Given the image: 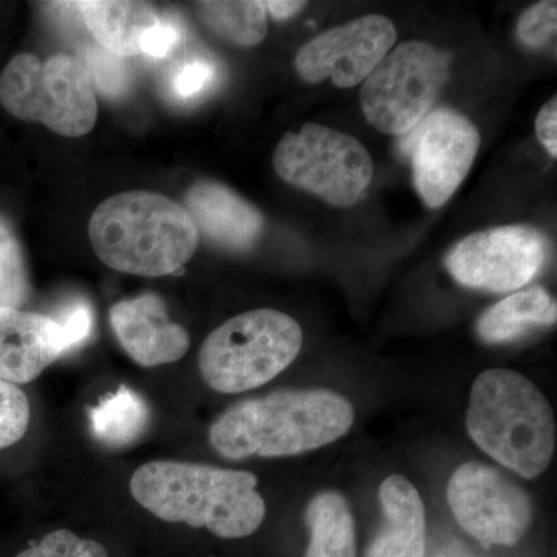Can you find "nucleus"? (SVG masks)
<instances>
[{"instance_id":"nucleus-26","label":"nucleus","mask_w":557,"mask_h":557,"mask_svg":"<svg viewBox=\"0 0 557 557\" xmlns=\"http://www.w3.org/2000/svg\"><path fill=\"white\" fill-rule=\"evenodd\" d=\"M87 62L94 87L97 86L106 97H120L127 90L129 73L123 58L104 49H94L87 57Z\"/></svg>"},{"instance_id":"nucleus-14","label":"nucleus","mask_w":557,"mask_h":557,"mask_svg":"<svg viewBox=\"0 0 557 557\" xmlns=\"http://www.w3.org/2000/svg\"><path fill=\"white\" fill-rule=\"evenodd\" d=\"M65 354L57 319L0 307V379L32 383Z\"/></svg>"},{"instance_id":"nucleus-16","label":"nucleus","mask_w":557,"mask_h":557,"mask_svg":"<svg viewBox=\"0 0 557 557\" xmlns=\"http://www.w3.org/2000/svg\"><path fill=\"white\" fill-rule=\"evenodd\" d=\"M384 527L366 557H424L426 509L423 498L408 479L388 475L379 491Z\"/></svg>"},{"instance_id":"nucleus-30","label":"nucleus","mask_w":557,"mask_h":557,"mask_svg":"<svg viewBox=\"0 0 557 557\" xmlns=\"http://www.w3.org/2000/svg\"><path fill=\"white\" fill-rule=\"evenodd\" d=\"M536 134L549 156L557 157V98L542 108L536 119Z\"/></svg>"},{"instance_id":"nucleus-8","label":"nucleus","mask_w":557,"mask_h":557,"mask_svg":"<svg viewBox=\"0 0 557 557\" xmlns=\"http://www.w3.org/2000/svg\"><path fill=\"white\" fill-rule=\"evenodd\" d=\"M448 78V54L431 44L406 40L362 83V113L383 134H408L426 119Z\"/></svg>"},{"instance_id":"nucleus-4","label":"nucleus","mask_w":557,"mask_h":557,"mask_svg":"<svg viewBox=\"0 0 557 557\" xmlns=\"http://www.w3.org/2000/svg\"><path fill=\"white\" fill-rule=\"evenodd\" d=\"M468 434L483 453L525 479L541 475L556 449L552 405L515 370L487 369L471 388Z\"/></svg>"},{"instance_id":"nucleus-15","label":"nucleus","mask_w":557,"mask_h":557,"mask_svg":"<svg viewBox=\"0 0 557 557\" xmlns=\"http://www.w3.org/2000/svg\"><path fill=\"white\" fill-rule=\"evenodd\" d=\"M185 203L197 231L219 247L247 251L262 234V214L222 183H196Z\"/></svg>"},{"instance_id":"nucleus-24","label":"nucleus","mask_w":557,"mask_h":557,"mask_svg":"<svg viewBox=\"0 0 557 557\" xmlns=\"http://www.w3.org/2000/svg\"><path fill=\"white\" fill-rule=\"evenodd\" d=\"M16 557H108V549L90 539L76 536L72 531L57 530Z\"/></svg>"},{"instance_id":"nucleus-5","label":"nucleus","mask_w":557,"mask_h":557,"mask_svg":"<svg viewBox=\"0 0 557 557\" xmlns=\"http://www.w3.org/2000/svg\"><path fill=\"white\" fill-rule=\"evenodd\" d=\"M302 329L282 311L262 309L231 318L205 339L199 368L220 394H240L276 379L302 348Z\"/></svg>"},{"instance_id":"nucleus-17","label":"nucleus","mask_w":557,"mask_h":557,"mask_svg":"<svg viewBox=\"0 0 557 557\" xmlns=\"http://www.w3.org/2000/svg\"><path fill=\"white\" fill-rule=\"evenodd\" d=\"M76 5L102 49L121 58L141 53L143 36L160 22L157 11L145 2L91 0Z\"/></svg>"},{"instance_id":"nucleus-10","label":"nucleus","mask_w":557,"mask_h":557,"mask_svg":"<svg viewBox=\"0 0 557 557\" xmlns=\"http://www.w3.org/2000/svg\"><path fill=\"white\" fill-rule=\"evenodd\" d=\"M547 244L531 226H498L458 242L446 256L450 276L469 288L516 292L537 276Z\"/></svg>"},{"instance_id":"nucleus-29","label":"nucleus","mask_w":557,"mask_h":557,"mask_svg":"<svg viewBox=\"0 0 557 557\" xmlns=\"http://www.w3.org/2000/svg\"><path fill=\"white\" fill-rule=\"evenodd\" d=\"M182 38V30L174 21L161 20L141 39V53L149 58H164Z\"/></svg>"},{"instance_id":"nucleus-22","label":"nucleus","mask_w":557,"mask_h":557,"mask_svg":"<svg viewBox=\"0 0 557 557\" xmlns=\"http://www.w3.org/2000/svg\"><path fill=\"white\" fill-rule=\"evenodd\" d=\"M24 252L9 220L0 215V307L21 309L28 298Z\"/></svg>"},{"instance_id":"nucleus-9","label":"nucleus","mask_w":557,"mask_h":557,"mask_svg":"<svg viewBox=\"0 0 557 557\" xmlns=\"http://www.w3.org/2000/svg\"><path fill=\"white\" fill-rule=\"evenodd\" d=\"M448 504L461 530L485 548L518 545L533 516L525 490L479 461L460 465L450 475Z\"/></svg>"},{"instance_id":"nucleus-21","label":"nucleus","mask_w":557,"mask_h":557,"mask_svg":"<svg viewBox=\"0 0 557 557\" xmlns=\"http://www.w3.org/2000/svg\"><path fill=\"white\" fill-rule=\"evenodd\" d=\"M197 11L205 27L234 46H258L269 30L265 5L259 0L199 2Z\"/></svg>"},{"instance_id":"nucleus-11","label":"nucleus","mask_w":557,"mask_h":557,"mask_svg":"<svg viewBox=\"0 0 557 557\" xmlns=\"http://www.w3.org/2000/svg\"><path fill=\"white\" fill-rule=\"evenodd\" d=\"M397 28L386 16L359 17L311 39L296 54L295 67L310 84L330 79L350 89L368 79L397 42Z\"/></svg>"},{"instance_id":"nucleus-27","label":"nucleus","mask_w":557,"mask_h":557,"mask_svg":"<svg viewBox=\"0 0 557 557\" xmlns=\"http://www.w3.org/2000/svg\"><path fill=\"white\" fill-rule=\"evenodd\" d=\"M57 322L60 324L65 351L69 354L90 338L94 330V311L86 300H75L65 306Z\"/></svg>"},{"instance_id":"nucleus-25","label":"nucleus","mask_w":557,"mask_h":557,"mask_svg":"<svg viewBox=\"0 0 557 557\" xmlns=\"http://www.w3.org/2000/svg\"><path fill=\"white\" fill-rule=\"evenodd\" d=\"M557 3L545 0L528 9L518 24V36L528 49H542L556 36Z\"/></svg>"},{"instance_id":"nucleus-23","label":"nucleus","mask_w":557,"mask_h":557,"mask_svg":"<svg viewBox=\"0 0 557 557\" xmlns=\"http://www.w3.org/2000/svg\"><path fill=\"white\" fill-rule=\"evenodd\" d=\"M30 403L16 384L0 379V449L9 448L27 434Z\"/></svg>"},{"instance_id":"nucleus-18","label":"nucleus","mask_w":557,"mask_h":557,"mask_svg":"<svg viewBox=\"0 0 557 557\" xmlns=\"http://www.w3.org/2000/svg\"><path fill=\"white\" fill-rule=\"evenodd\" d=\"M556 300L544 288L512 293L480 317L478 333L487 344L509 343L533 327L556 324Z\"/></svg>"},{"instance_id":"nucleus-1","label":"nucleus","mask_w":557,"mask_h":557,"mask_svg":"<svg viewBox=\"0 0 557 557\" xmlns=\"http://www.w3.org/2000/svg\"><path fill=\"white\" fill-rule=\"evenodd\" d=\"M354 421L351 403L336 392L277 391L223 412L209 429V443L228 460L293 457L344 437Z\"/></svg>"},{"instance_id":"nucleus-3","label":"nucleus","mask_w":557,"mask_h":557,"mask_svg":"<svg viewBox=\"0 0 557 557\" xmlns=\"http://www.w3.org/2000/svg\"><path fill=\"white\" fill-rule=\"evenodd\" d=\"M89 237L110 269L145 277L177 274L199 245L185 207L149 190L102 201L91 214Z\"/></svg>"},{"instance_id":"nucleus-20","label":"nucleus","mask_w":557,"mask_h":557,"mask_svg":"<svg viewBox=\"0 0 557 557\" xmlns=\"http://www.w3.org/2000/svg\"><path fill=\"white\" fill-rule=\"evenodd\" d=\"M149 420L148 403L127 386H121L89 410L91 434L112 449L137 442L148 429Z\"/></svg>"},{"instance_id":"nucleus-31","label":"nucleus","mask_w":557,"mask_h":557,"mask_svg":"<svg viewBox=\"0 0 557 557\" xmlns=\"http://www.w3.org/2000/svg\"><path fill=\"white\" fill-rule=\"evenodd\" d=\"M265 10L269 11L271 16L277 21H285L288 17L295 16L298 11L306 7V2H295V0H269L263 2Z\"/></svg>"},{"instance_id":"nucleus-12","label":"nucleus","mask_w":557,"mask_h":557,"mask_svg":"<svg viewBox=\"0 0 557 557\" xmlns=\"http://www.w3.org/2000/svg\"><path fill=\"white\" fill-rule=\"evenodd\" d=\"M412 177L421 200L440 208L467 178L480 148L478 127L450 109H438L416 127Z\"/></svg>"},{"instance_id":"nucleus-19","label":"nucleus","mask_w":557,"mask_h":557,"mask_svg":"<svg viewBox=\"0 0 557 557\" xmlns=\"http://www.w3.org/2000/svg\"><path fill=\"white\" fill-rule=\"evenodd\" d=\"M311 531L304 557H357V533L346 497L324 491L311 498L306 509Z\"/></svg>"},{"instance_id":"nucleus-6","label":"nucleus","mask_w":557,"mask_h":557,"mask_svg":"<svg viewBox=\"0 0 557 557\" xmlns=\"http://www.w3.org/2000/svg\"><path fill=\"white\" fill-rule=\"evenodd\" d=\"M0 104L16 119L70 138L89 134L98 119L89 70L69 54L46 62L32 53L14 57L0 75Z\"/></svg>"},{"instance_id":"nucleus-2","label":"nucleus","mask_w":557,"mask_h":557,"mask_svg":"<svg viewBox=\"0 0 557 557\" xmlns=\"http://www.w3.org/2000/svg\"><path fill=\"white\" fill-rule=\"evenodd\" d=\"M129 487L132 497L157 518L207 528L222 539L251 536L267 515L258 478L247 471L156 460L134 472Z\"/></svg>"},{"instance_id":"nucleus-28","label":"nucleus","mask_w":557,"mask_h":557,"mask_svg":"<svg viewBox=\"0 0 557 557\" xmlns=\"http://www.w3.org/2000/svg\"><path fill=\"white\" fill-rule=\"evenodd\" d=\"M218 70L211 62L194 60L183 65L172 79V89L180 100H194L214 84Z\"/></svg>"},{"instance_id":"nucleus-13","label":"nucleus","mask_w":557,"mask_h":557,"mask_svg":"<svg viewBox=\"0 0 557 557\" xmlns=\"http://www.w3.org/2000/svg\"><path fill=\"white\" fill-rule=\"evenodd\" d=\"M110 324L121 347L143 368L177 362L189 348L188 333L170 321L163 300L153 293L115 304Z\"/></svg>"},{"instance_id":"nucleus-7","label":"nucleus","mask_w":557,"mask_h":557,"mask_svg":"<svg viewBox=\"0 0 557 557\" xmlns=\"http://www.w3.org/2000/svg\"><path fill=\"white\" fill-rule=\"evenodd\" d=\"M273 164L289 185L336 208L357 205L373 178L372 157L359 139L317 123L287 132Z\"/></svg>"}]
</instances>
